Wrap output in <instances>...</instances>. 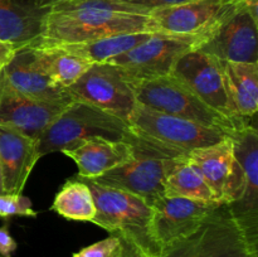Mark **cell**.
<instances>
[{"label": "cell", "instance_id": "cell-1", "mask_svg": "<svg viewBox=\"0 0 258 257\" xmlns=\"http://www.w3.org/2000/svg\"><path fill=\"white\" fill-rule=\"evenodd\" d=\"M150 9L123 0H66L50 7L32 48L88 42L125 33H155Z\"/></svg>", "mask_w": 258, "mask_h": 257}, {"label": "cell", "instance_id": "cell-2", "mask_svg": "<svg viewBox=\"0 0 258 257\" xmlns=\"http://www.w3.org/2000/svg\"><path fill=\"white\" fill-rule=\"evenodd\" d=\"M92 193L96 216L92 223L120 236L149 254L159 257L161 247L151 232V207L144 199L118 189L82 179Z\"/></svg>", "mask_w": 258, "mask_h": 257}, {"label": "cell", "instance_id": "cell-3", "mask_svg": "<svg viewBox=\"0 0 258 257\" xmlns=\"http://www.w3.org/2000/svg\"><path fill=\"white\" fill-rule=\"evenodd\" d=\"M92 138L125 140L135 144L138 139L130 123L88 103L73 100L40 135L39 155L68 150Z\"/></svg>", "mask_w": 258, "mask_h": 257}, {"label": "cell", "instance_id": "cell-4", "mask_svg": "<svg viewBox=\"0 0 258 257\" xmlns=\"http://www.w3.org/2000/svg\"><path fill=\"white\" fill-rule=\"evenodd\" d=\"M128 123L138 140L170 156H183L194 149L213 145L231 136L222 128L166 115L136 103Z\"/></svg>", "mask_w": 258, "mask_h": 257}, {"label": "cell", "instance_id": "cell-5", "mask_svg": "<svg viewBox=\"0 0 258 257\" xmlns=\"http://www.w3.org/2000/svg\"><path fill=\"white\" fill-rule=\"evenodd\" d=\"M258 248L222 203L186 236L166 244L159 257H256Z\"/></svg>", "mask_w": 258, "mask_h": 257}, {"label": "cell", "instance_id": "cell-6", "mask_svg": "<svg viewBox=\"0 0 258 257\" xmlns=\"http://www.w3.org/2000/svg\"><path fill=\"white\" fill-rule=\"evenodd\" d=\"M231 136L234 170L226 204L249 242L258 248V133L247 123Z\"/></svg>", "mask_w": 258, "mask_h": 257}, {"label": "cell", "instance_id": "cell-7", "mask_svg": "<svg viewBox=\"0 0 258 257\" xmlns=\"http://www.w3.org/2000/svg\"><path fill=\"white\" fill-rule=\"evenodd\" d=\"M130 85L135 93L136 102L158 112L213 126L228 133H234L244 126L229 120L207 105L188 86L171 75L130 82Z\"/></svg>", "mask_w": 258, "mask_h": 257}, {"label": "cell", "instance_id": "cell-8", "mask_svg": "<svg viewBox=\"0 0 258 257\" xmlns=\"http://www.w3.org/2000/svg\"><path fill=\"white\" fill-rule=\"evenodd\" d=\"M206 37L153 33L128 52L111 59L128 82L148 81L170 75L179 58L198 47Z\"/></svg>", "mask_w": 258, "mask_h": 257}, {"label": "cell", "instance_id": "cell-9", "mask_svg": "<svg viewBox=\"0 0 258 257\" xmlns=\"http://www.w3.org/2000/svg\"><path fill=\"white\" fill-rule=\"evenodd\" d=\"M173 158L138 140L134 144L133 159L111 169L95 179V181L139 197L151 207L164 197L166 171Z\"/></svg>", "mask_w": 258, "mask_h": 257}, {"label": "cell", "instance_id": "cell-10", "mask_svg": "<svg viewBox=\"0 0 258 257\" xmlns=\"http://www.w3.org/2000/svg\"><path fill=\"white\" fill-rule=\"evenodd\" d=\"M67 91L72 100L95 106L126 122L138 103L130 82L116 66L107 62L91 66Z\"/></svg>", "mask_w": 258, "mask_h": 257}, {"label": "cell", "instance_id": "cell-11", "mask_svg": "<svg viewBox=\"0 0 258 257\" xmlns=\"http://www.w3.org/2000/svg\"><path fill=\"white\" fill-rule=\"evenodd\" d=\"M243 4L244 0H191L174 7L153 9L151 25L155 33L208 38Z\"/></svg>", "mask_w": 258, "mask_h": 257}, {"label": "cell", "instance_id": "cell-12", "mask_svg": "<svg viewBox=\"0 0 258 257\" xmlns=\"http://www.w3.org/2000/svg\"><path fill=\"white\" fill-rule=\"evenodd\" d=\"M171 76L188 86L201 100L227 118L241 125L229 111V101L224 85L223 63L198 48L184 53L174 66Z\"/></svg>", "mask_w": 258, "mask_h": 257}, {"label": "cell", "instance_id": "cell-13", "mask_svg": "<svg viewBox=\"0 0 258 257\" xmlns=\"http://www.w3.org/2000/svg\"><path fill=\"white\" fill-rule=\"evenodd\" d=\"M197 48L221 62L258 63V18L243 4Z\"/></svg>", "mask_w": 258, "mask_h": 257}, {"label": "cell", "instance_id": "cell-14", "mask_svg": "<svg viewBox=\"0 0 258 257\" xmlns=\"http://www.w3.org/2000/svg\"><path fill=\"white\" fill-rule=\"evenodd\" d=\"M73 100L43 102L18 92L0 70V126L39 139Z\"/></svg>", "mask_w": 258, "mask_h": 257}, {"label": "cell", "instance_id": "cell-15", "mask_svg": "<svg viewBox=\"0 0 258 257\" xmlns=\"http://www.w3.org/2000/svg\"><path fill=\"white\" fill-rule=\"evenodd\" d=\"M218 202L194 201L181 197H161L151 206V232L163 248L193 232L217 207Z\"/></svg>", "mask_w": 258, "mask_h": 257}, {"label": "cell", "instance_id": "cell-16", "mask_svg": "<svg viewBox=\"0 0 258 257\" xmlns=\"http://www.w3.org/2000/svg\"><path fill=\"white\" fill-rule=\"evenodd\" d=\"M38 148V139L0 126V170L4 193H23L33 168L40 159Z\"/></svg>", "mask_w": 258, "mask_h": 257}, {"label": "cell", "instance_id": "cell-17", "mask_svg": "<svg viewBox=\"0 0 258 257\" xmlns=\"http://www.w3.org/2000/svg\"><path fill=\"white\" fill-rule=\"evenodd\" d=\"M3 70L12 87L27 97L43 102L72 100L68 91L43 71L32 47L18 49L14 58Z\"/></svg>", "mask_w": 258, "mask_h": 257}, {"label": "cell", "instance_id": "cell-18", "mask_svg": "<svg viewBox=\"0 0 258 257\" xmlns=\"http://www.w3.org/2000/svg\"><path fill=\"white\" fill-rule=\"evenodd\" d=\"M49 12L40 0H0V39L18 49L32 47L42 37Z\"/></svg>", "mask_w": 258, "mask_h": 257}, {"label": "cell", "instance_id": "cell-19", "mask_svg": "<svg viewBox=\"0 0 258 257\" xmlns=\"http://www.w3.org/2000/svg\"><path fill=\"white\" fill-rule=\"evenodd\" d=\"M62 153L75 161L81 179L95 180L133 159L134 144L125 140L92 138Z\"/></svg>", "mask_w": 258, "mask_h": 257}, {"label": "cell", "instance_id": "cell-20", "mask_svg": "<svg viewBox=\"0 0 258 257\" xmlns=\"http://www.w3.org/2000/svg\"><path fill=\"white\" fill-rule=\"evenodd\" d=\"M201 170L204 180L213 191L217 202L226 203L234 170L232 136L209 146L194 149L186 154Z\"/></svg>", "mask_w": 258, "mask_h": 257}, {"label": "cell", "instance_id": "cell-21", "mask_svg": "<svg viewBox=\"0 0 258 257\" xmlns=\"http://www.w3.org/2000/svg\"><path fill=\"white\" fill-rule=\"evenodd\" d=\"M222 63L229 111L237 121L249 123L258 108V63Z\"/></svg>", "mask_w": 258, "mask_h": 257}, {"label": "cell", "instance_id": "cell-22", "mask_svg": "<svg viewBox=\"0 0 258 257\" xmlns=\"http://www.w3.org/2000/svg\"><path fill=\"white\" fill-rule=\"evenodd\" d=\"M164 196L181 197L202 202H217L199 168L186 155L174 156L171 159L166 171Z\"/></svg>", "mask_w": 258, "mask_h": 257}, {"label": "cell", "instance_id": "cell-23", "mask_svg": "<svg viewBox=\"0 0 258 257\" xmlns=\"http://www.w3.org/2000/svg\"><path fill=\"white\" fill-rule=\"evenodd\" d=\"M151 34L153 33L149 32L125 33V34L111 35V37L88 40V42L54 45V47L48 48L77 55V57L83 58V59L95 65V63L110 62L115 57H118V55L125 52H128L130 49L135 48L136 45L143 43Z\"/></svg>", "mask_w": 258, "mask_h": 257}, {"label": "cell", "instance_id": "cell-24", "mask_svg": "<svg viewBox=\"0 0 258 257\" xmlns=\"http://www.w3.org/2000/svg\"><path fill=\"white\" fill-rule=\"evenodd\" d=\"M38 63L45 73L60 87L66 88L77 82L92 66L77 55L52 48H33Z\"/></svg>", "mask_w": 258, "mask_h": 257}, {"label": "cell", "instance_id": "cell-25", "mask_svg": "<svg viewBox=\"0 0 258 257\" xmlns=\"http://www.w3.org/2000/svg\"><path fill=\"white\" fill-rule=\"evenodd\" d=\"M50 209L70 221L92 222L96 216L92 193L83 180H68L55 194Z\"/></svg>", "mask_w": 258, "mask_h": 257}, {"label": "cell", "instance_id": "cell-26", "mask_svg": "<svg viewBox=\"0 0 258 257\" xmlns=\"http://www.w3.org/2000/svg\"><path fill=\"white\" fill-rule=\"evenodd\" d=\"M12 216L35 217L37 212L33 209L30 199L23 194H0V218Z\"/></svg>", "mask_w": 258, "mask_h": 257}, {"label": "cell", "instance_id": "cell-27", "mask_svg": "<svg viewBox=\"0 0 258 257\" xmlns=\"http://www.w3.org/2000/svg\"><path fill=\"white\" fill-rule=\"evenodd\" d=\"M120 247V237L111 234L107 238L101 239V241L76 252L72 257H117Z\"/></svg>", "mask_w": 258, "mask_h": 257}, {"label": "cell", "instance_id": "cell-28", "mask_svg": "<svg viewBox=\"0 0 258 257\" xmlns=\"http://www.w3.org/2000/svg\"><path fill=\"white\" fill-rule=\"evenodd\" d=\"M17 247V242L10 236L8 227H0V257H12Z\"/></svg>", "mask_w": 258, "mask_h": 257}, {"label": "cell", "instance_id": "cell-29", "mask_svg": "<svg viewBox=\"0 0 258 257\" xmlns=\"http://www.w3.org/2000/svg\"><path fill=\"white\" fill-rule=\"evenodd\" d=\"M123 2L131 3L134 5L148 8V9H159V8L174 7V5L184 4V3L191 2V0H123Z\"/></svg>", "mask_w": 258, "mask_h": 257}, {"label": "cell", "instance_id": "cell-30", "mask_svg": "<svg viewBox=\"0 0 258 257\" xmlns=\"http://www.w3.org/2000/svg\"><path fill=\"white\" fill-rule=\"evenodd\" d=\"M18 48L14 44L5 40L0 39V70L7 67L10 63V60L14 58Z\"/></svg>", "mask_w": 258, "mask_h": 257}, {"label": "cell", "instance_id": "cell-31", "mask_svg": "<svg viewBox=\"0 0 258 257\" xmlns=\"http://www.w3.org/2000/svg\"><path fill=\"white\" fill-rule=\"evenodd\" d=\"M120 241L121 247L117 257H150L149 254H146L145 252L141 251L139 247H136L135 244L131 243L130 241H127V239L120 237Z\"/></svg>", "mask_w": 258, "mask_h": 257}, {"label": "cell", "instance_id": "cell-32", "mask_svg": "<svg viewBox=\"0 0 258 257\" xmlns=\"http://www.w3.org/2000/svg\"><path fill=\"white\" fill-rule=\"evenodd\" d=\"M60 2H66V0H40V3H42L43 5H45V7H52V5Z\"/></svg>", "mask_w": 258, "mask_h": 257}, {"label": "cell", "instance_id": "cell-33", "mask_svg": "<svg viewBox=\"0 0 258 257\" xmlns=\"http://www.w3.org/2000/svg\"><path fill=\"white\" fill-rule=\"evenodd\" d=\"M0 194H4V189H3V180H2V170H0Z\"/></svg>", "mask_w": 258, "mask_h": 257}, {"label": "cell", "instance_id": "cell-34", "mask_svg": "<svg viewBox=\"0 0 258 257\" xmlns=\"http://www.w3.org/2000/svg\"><path fill=\"white\" fill-rule=\"evenodd\" d=\"M256 257H258V256H256Z\"/></svg>", "mask_w": 258, "mask_h": 257}]
</instances>
